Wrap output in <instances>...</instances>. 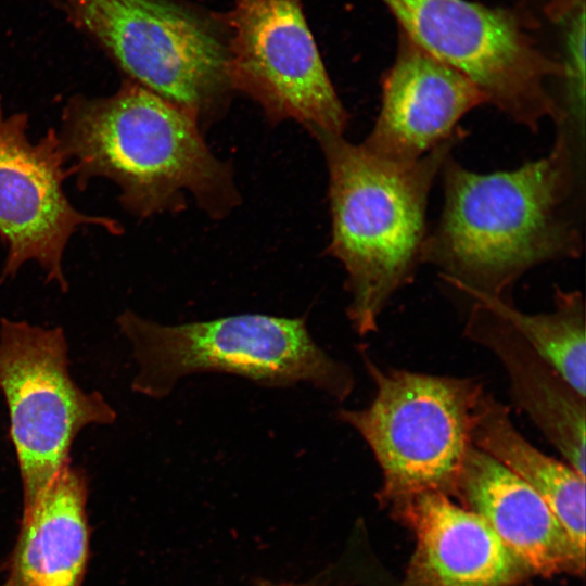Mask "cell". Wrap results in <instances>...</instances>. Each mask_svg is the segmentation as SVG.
<instances>
[{"mask_svg":"<svg viewBox=\"0 0 586 586\" xmlns=\"http://www.w3.org/2000/svg\"><path fill=\"white\" fill-rule=\"evenodd\" d=\"M572 137L561 126L544 157L511 170L444 163V206L421 263L464 294L511 300L514 283L549 262L576 258L583 243L568 204L575 184Z\"/></svg>","mask_w":586,"mask_h":586,"instance_id":"cell-1","label":"cell"},{"mask_svg":"<svg viewBox=\"0 0 586 586\" xmlns=\"http://www.w3.org/2000/svg\"><path fill=\"white\" fill-rule=\"evenodd\" d=\"M56 131L77 187L113 181L135 216L177 209L186 191L213 215L234 202L230 171L205 144L198 120L130 80L107 97L71 98Z\"/></svg>","mask_w":586,"mask_h":586,"instance_id":"cell-2","label":"cell"},{"mask_svg":"<svg viewBox=\"0 0 586 586\" xmlns=\"http://www.w3.org/2000/svg\"><path fill=\"white\" fill-rule=\"evenodd\" d=\"M316 136L329 169V251L346 272L349 324L366 336L421 264L430 191L462 133L405 164L379 158L343 135Z\"/></svg>","mask_w":586,"mask_h":586,"instance_id":"cell-3","label":"cell"},{"mask_svg":"<svg viewBox=\"0 0 586 586\" xmlns=\"http://www.w3.org/2000/svg\"><path fill=\"white\" fill-rule=\"evenodd\" d=\"M116 321L138 366L131 388L150 398L162 399L182 378L206 372L265 387L308 383L340 402L355 388L352 369L315 342L306 317L239 314L168 326L126 309Z\"/></svg>","mask_w":586,"mask_h":586,"instance_id":"cell-4","label":"cell"},{"mask_svg":"<svg viewBox=\"0 0 586 586\" xmlns=\"http://www.w3.org/2000/svg\"><path fill=\"white\" fill-rule=\"evenodd\" d=\"M374 385L360 409L341 408L336 418L355 430L382 473L378 499L391 505L428 492L454 496L472 446L476 409L485 386L473 377L384 369L359 347Z\"/></svg>","mask_w":586,"mask_h":586,"instance_id":"cell-5","label":"cell"},{"mask_svg":"<svg viewBox=\"0 0 586 586\" xmlns=\"http://www.w3.org/2000/svg\"><path fill=\"white\" fill-rule=\"evenodd\" d=\"M130 81L196 120L231 90L227 12L187 0H65Z\"/></svg>","mask_w":586,"mask_h":586,"instance_id":"cell-6","label":"cell"},{"mask_svg":"<svg viewBox=\"0 0 586 586\" xmlns=\"http://www.w3.org/2000/svg\"><path fill=\"white\" fill-rule=\"evenodd\" d=\"M421 50L468 78L514 122L537 130L561 123L548 82L560 63L538 48L517 15L468 0H380Z\"/></svg>","mask_w":586,"mask_h":586,"instance_id":"cell-7","label":"cell"},{"mask_svg":"<svg viewBox=\"0 0 586 586\" xmlns=\"http://www.w3.org/2000/svg\"><path fill=\"white\" fill-rule=\"evenodd\" d=\"M0 391L20 468L24 513L71 462L79 432L113 423L116 411L101 393H87L74 382L60 327L0 320Z\"/></svg>","mask_w":586,"mask_h":586,"instance_id":"cell-8","label":"cell"},{"mask_svg":"<svg viewBox=\"0 0 586 586\" xmlns=\"http://www.w3.org/2000/svg\"><path fill=\"white\" fill-rule=\"evenodd\" d=\"M230 80L272 122L342 135L348 115L330 80L302 0H233Z\"/></svg>","mask_w":586,"mask_h":586,"instance_id":"cell-9","label":"cell"},{"mask_svg":"<svg viewBox=\"0 0 586 586\" xmlns=\"http://www.w3.org/2000/svg\"><path fill=\"white\" fill-rule=\"evenodd\" d=\"M26 113H7L0 98V246L7 257L0 284L13 278L27 262L37 263L47 282L67 291L63 256L72 235L86 226L119 234L110 217L81 213L64 192L71 177L58 131L40 139L28 136Z\"/></svg>","mask_w":586,"mask_h":586,"instance_id":"cell-10","label":"cell"},{"mask_svg":"<svg viewBox=\"0 0 586 586\" xmlns=\"http://www.w3.org/2000/svg\"><path fill=\"white\" fill-rule=\"evenodd\" d=\"M484 103L468 78L400 34L382 81L380 112L361 144L388 162H415L458 135V122Z\"/></svg>","mask_w":586,"mask_h":586,"instance_id":"cell-11","label":"cell"},{"mask_svg":"<svg viewBox=\"0 0 586 586\" xmlns=\"http://www.w3.org/2000/svg\"><path fill=\"white\" fill-rule=\"evenodd\" d=\"M391 506L416 537L400 586H511L530 574L482 517L443 493Z\"/></svg>","mask_w":586,"mask_h":586,"instance_id":"cell-12","label":"cell"},{"mask_svg":"<svg viewBox=\"0 0 586 586\" xmlns=\"http://www.w3.org/2000/svg\"><path fill=\"white\" fill-rule=\"evenodd\" d=\"M455 497L491 525L530 573H583L585 553L544 499L473 445L466 456Z\"/></svg>","mask_w":586,"mask_h":586,"instance_id":"cell-13","label":"cell"},{"mask_svg":"<svg viewBox=\"0 0 586 586\" xmlns=\"http://www.w3.org/2000/svg\"><path fill=\"white\" fill-rule=\"evenodd\" d=\"M463 334L494 355L506 372L515 406L585 479L586 396L576 392L507 320L485 306L471 304Z\"/></svg>","mask_w":586,"mask_h":586,"instance_id":"cell-14","label":"cell"},{"mask_svg":"<svg viewBox=\"0 0 586 586\" xmlns=\"http://www.w3.org/2000/svg\"><path fill=\"white\" fill-rule=\"evenodd\" d=\"M87 480L71 462L23 513L7 586H81L88 555Z\"/></svg>","mask_w":586,"mask_h":586,"instance_id":"cell-15","label":"cell"},{"mask_svg":"<svg viewBox=\"0 0 586 586\" xmlns=\"http://www.w3.org/2000/svg\"><path fill=\"white\" fill-rule=\"evenodd\" d=\"M472 445L532 487L585 553V479L532 445L514 426L509 407L487 392L476 409Z\"/></svg>","mask_w":586,"mask_h":586,"instance_id":"cell-16","label":"cell"},{"mask_svg":"<svg viewBox=\"0 0 586 586\" xmlns=\"http://www.w3.org/2000/svg\"><path fill=\"white\" fill-rule=\"evenodd\" d=\"M473 303L507 320L576 392L586 396V309L579 291L557 289L555 308L547 313H524L512 300L498 297L476 296Z\"/></svg>","mask_w":586,"mask_h":586,"instance_id":"cell-17","label":"cell"},{"mask_svg":"<svg viewBox=\"0 0 586 586\" xmlns=\"http://www.w3.org/2000/svg\"><path fill=\"white\" fill-rule=\"evenodd\" d=\"M553 13L561 18L563 59L561 79L565 88L564 119L584 133L585 122V0H559Z\"/></svg>","mask_w":586,"mask_h":586,"instance_id":"cell-18","label":"cell"},{"mask_svg":"<svg viewBox=\"0 0 586 586\" xmlns=\"http://www.w3.org/2000/svg\"><path fill=\"white\" fill-rule=\"evenodd\" d=\"M257 586H316V585L293 583V582H271V581L262 579V581H258Z\"/></svg>","mask_w":586,"mask_h":586,"instance_id":"cell-19","label":"cell"}]
</instances>
